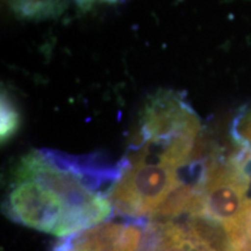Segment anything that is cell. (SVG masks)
Instances as JSON below:
<instances>
[{
    "mask_svg": "<svg viewBox=\"0 0 251 251\" xmlns=\"http://www.w3.org/2000/svg\"><path fill=\"white\" fill-rule=\"evenodd\" d=\"M143 251H212L188 231L180 220H150Z\"/></svg>",
    "mask_w": 251,
    "mask_h": 251,
    "instance_id": "cell-6",
    "label": "cell"
},
{
    "mask_svg": "<svg viewBox=\"0 0 251 251\" xmlns=\"http://www.w3.org/2000/svg\"><path fill=\"white\" fill-rule=\"evenodd\" d=\"M119 0H76V2L81 8H89L96 2H117Z\"/></svg>",
    "mask_w": 251,
    "mask_h": 251,
    "instance_id": "cell-8",
    "label": "cell"
},
{
    "mask_svg": "<svg viewBox=\"0 0 251 251\" xmlns=\"http://www.w3.org/2000/svg\"><path fill=\"white\" fill-rule=\"evenodd\" d=\"M21 126V117L7 90H1V143L13 139Z\"/></svg>",
    "mask_w": 251,
    "mask_h": 251,
    "instance_id": "cell-7",
    "label": "cell"
},
{
    "mask_svg": "<svg viewBox=\"0 0 251 251\" xmlns=\"http://www.w3.org/2000/svg\"><path fill=\"white\" fill-rule=\"evenodd\" d=\"M119 164L120 174L108 193L114 213L129 220H150L186 181L181 172L193 165V152L179 143L134 140Z\"/></svg>",
    "mask_w": 251,
    "mask_h": 251,
    "instance_id": "cell-2",
    "label": "cell"
},
{
    "mask_svg": "<svg viewBox=\"0 0 251 251\" xmlns=\"http://www.w3.org/2000/svg\"><path fill=\"white\" fill-rule=\"evenodd\" d=\"M243 156L242 152L229 159L208 157L202 161L197 180L205 214L225 229L233 248L243 241L251 220L250 177Z\"/></svg>",
    "mask_w": 251,
    "mask_h": 251,
    "instance_id": "cell-3",
    "label": "cell"
},
{
    "mask_svg": "<svg viewBox=\"0 0 251 251\" xmlns=\"http://www.w3.org/2000/svg\"><path fill=\"white\" fill-rule=\"evenodd\" d=\"M135 137L152 141L199 139L200 121L180 93L158 91L146 102Z\"/></svg>",
    "mask_w": 251,
    "mask_h": 251,
    "instance_id": "cell-4",
    "label": "cell"
},
{
    "mask_svg": "<svg viewBox=\"0 0 251 251\" xmlns=\"http://www.w3.org/2000/svg\"><path fill=\"white\" fill-rule=\"evenodd\" d=\"M148 220L105 221L62 237L52 251H143Z\"/></svg>",
    "mask_w": 251,
    "mask_h": 251,
    "instance_id": "cell-5",
    "label": "cell"
},
{
    "mask_svg": "<svg viewBox=\"0 0 251 251\" xmlns=\"http://www.w3.org/2000/svg\"><path fill=\"white\" fill-rule=\"evenodd\" d=\"M119 174V163L105 164L97 156L33 150L14 166L5 213L26 227L70 236L113 218L108 193Z\"/></svg>",
    "mask_w": 251,
    "mask_h": 251,
    "instance_id": "cell-1",
    "label": "cell"
}]
</instances>
